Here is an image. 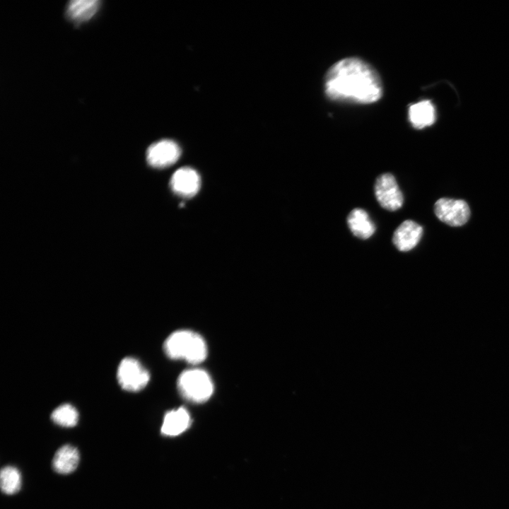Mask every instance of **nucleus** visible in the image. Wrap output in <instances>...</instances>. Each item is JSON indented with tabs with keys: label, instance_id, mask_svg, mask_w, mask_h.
<instances>
[{
	"label": "nucleus",
	"instance_id": "f257e3e1",
	"mask_svg": "<svg viewBox=\"0 0 509 509\" xmlns=\"http://www.w3.org/2000/svg\"><path fill=\"white\" fill-rule=\"evenodd\" d=\"M324 89L332 100L356 103H374L382 95L377 73L358 58H346L335 63L327 74Z\"/></svg>",
	"mask_w": 509,
	"mask_h": 509
},
{
	"label": "nucleus",
	"instance_id": "f03ea898",
	"mask_svg": "<svg viewBox=\"0 0 509 509\" xmlns=\"http://www.w3.org/2000/svg\"><path fill=\"white\" fill-rule=\"evenodd\" d=\"M164 351L173 360H183L192 364L204 361L207 356V346L203 337L191 330H177L165 339Z\"/></svg>",
	"mask_w": 509,
	"mask_h": 509
},
{
	"label": "nucleus",
	"instance_id": "7ed1b4c3",
	"mask_svg": "<svg viewBox=\"0 0 509 509\" xmlns=\"http://www.w3.org/2000/svg\"><path fill=\"white\" fill-rule=\"evenodd\" d=\"M177 388L185 399L195 403L207 401L213 392L210 375L201 368H191L182 372L177 379Z\"/></svg>",
	"mask_w": 509,
	"mask_h": 509
},
{
	"label": "nucleus",
	"instance_id": "20e7f679",
	"mask_svg": "<svg viewBox=\"0 0 509 509\" xmlns=\"http://www.w3.org/2000/svg\"><path fill=\"white\" fill-rule=\"evenodd\" d=\"M117 378L120 387L129 392L144 389L150 380L148 371L136 358L126 357L118 366Z\"/></svg>",
	"mask_w": 509,
	"mask_h": 509
},
{
	"label": "nucleus",
	"instance_id": "39448f33",
	"mask_svg": "<svg viewBox=\"0 0 509 509\" xmlns=\"http://www.w3.org/2000/svg\"><path fill=\"white\" fill-rule=\"evenodd\" d=\"M375 196L379 204L388 211H396L403 204L404 197L399 185L390 173L379 175L374 185Z\"/></svg>",
	"mask_w": 509,
	"mask_h": 509
},
{
	"label": "nucleus",
	"instance_id": "423d86ee",
	"mask_svg": "<svg viewBox=\"0 0 509 509\" xmlns=\"http://www.w3.org/2000/svg\"><path fill=\"white\" fill-rule=\"evenodd\" d=\"M434 211L438 219L450 226H461L470 216L469 207L462 199L440 198L435 203Z\"/></svg>",
	"mask_w": 509,
	"mask_h": 509
},
{
	"label": "nucleus",
	"instance_id": "0eeeda50",
	"mask_svg": "<svg viewBox=\"0 0 509 509\" xmlns=\"http://www.w3.org/2000/svg\"><path fill=\"white\" fill-rule=\"evenodd\" d=\"M146 154L147 161L151 166L161 168L175 163L180 156L181 150L175 141L164 139L151 145Z\"/></svg>",
	"mask_w": 509,
	"mask_h": 509
},
{
	"label": "nucleus",
	"instance_id": "6e6552de",
	"mask_svg": "<svg viewBox=\"0 0 509 509\" xmlns=\"http://www.w3.org/2000/svg\"><path fill=\"white\" fill-rule=\"evenodd\" d=\"M201 180L196 170L185 167L178 169L170 179L172 191L180 197L189 198L199 191Z\"/></svg>",
	"mask_w": 509,
	"mask_h": 509
},
{
	"label": "nucleus",
	"instance_id": "1a4fd4ad",
	"mask_svg": "<svg viewBox=\"0 0 509 509\" xmlns=\"http://www.w3.org/2000/svg\"><path fill=\"white\" fill-rule=\"evenodd\" d=\"M422 235L423 228L421 226L414 221L406 220L394 230L392 242L399 251L407 252L418 245Z\"/></svg>",
	"mask_w": 509,
	"mask_h": 509
},
{
	"label": "nucleus",
	"instance_id": "9d476101",
	"mask_svg": "<svg viewBox=\"0 0 509 509\" xmlns=\"http://www.w3.org/2000/svg\"><path fill=\"white\" fill-rule=\"evenodd\" d=\"M347 225L357 238L368 239L375 231V226L368 213L363 209L356 208L347 216Z\"/></svg>",
	"mask_w": 509,
	"mask_h": 509
},
{
	"label": "nucleus",
	"instance_id": "9b49d317",
	"mask_svg": "<svg viewBox=\"0 0 509 509\" xmlns=\"http://www.w3.org/2000/svg\"><path fill=\"white\" fill-rule=\"evenodd\" d=\"M190 423L191 418L187 410L179 407L165 415L160 431L165 435L175 436L184 432Z\"/></svg>",
	"mask_w": 509,
	"mask_h": 509
},
{
	"label": "nucleus",
	"instance_id": "f8f14e48",
	"mask_svg": "<svg viewBox=\"0 0 509 509\" xmlns=\"http://www.w3.org/2000/svg\"><path fill=\"white\" fill-rule=\"evenodd\" d=\"M78 462V450L72 445H66L55 452L52 460V467L59 474H67L76 469Z\"/></svg>",
	"mask_w": 509,
	"mask_h": 509
},
{
	"label": "nucleus",
	"instance_id": "ddd939ff",
	"mask_svg": "<svg viewBox=\"0 0 509 509\" xmlns=\"http://www.w3.org/2000/svg\"><path fill=\"white\" fill-rule=\"evenodd\" d=\"M409 118L417 129L431 125L435 119L434 106L429 100H422L411 105L409 109Z\"/></svg>",
	"mask_w": 509,
	"mask_h": 509
},
{
	"label": "nucleus",
	"instance_id": "4468645a",
	"mask_svg": "<svg viewBox=\"0 0 509 509\" xmlns=\"http://www.w3.org/2000/svg\"><path fill=\"white\" fill-rule=\"evenodd\" d=\"M99 4L98 0L71 1L66 10L68 17L76 23L87 21L95 13Z\"/></svg>",
	"mask_w": 509,
	"mask_h": 509
},
{
	"label": "nucleus",
	"instance_id": "2eb2a0df",
	"mask_svg": "<svg viewBox=\"0 0 509 509\" xmlns=\"http://www.w3.org/2000/svg\"><path fill=\"white\" fill-rule=\"evenodd\" d=\"M1 491L6 494L17 493L21 487V475L18 469L12 466L1 469L0 474Z\"/></svg>",
	"mask_w": 509,
	"mask_h": 509
},
{
	"label": "nucleus",
	"instance_id": "dca6fc26",
	"mask_svg": "<svg viewBox=\"0 0 509 509\" xmlns=\"http://www.w3.org/2000/svg\"><path fill=\"white\" fill-rule=\"evenodd\" d=\"M51 419L54 423L62 427H73L78 423V413L72 405L64 404L52 411Z\"/></svg>",
	"mask_w": 509,
	"mask_h": 509
}]
</instances>
